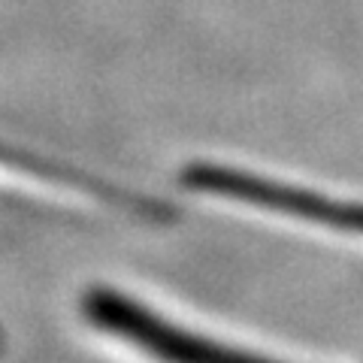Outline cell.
Instances as JSON below:
<instances>
[{
    "label": "cell",
    "instance_id": "obj_1",
    "mask_svg": "<svg viewBox=\"0 0 363 363\" xmlns=\"http://www.w3.org/2000/svg\"><path fill=\"white\" fill-rule=\"evenodd\" d=\"M85 315L97 327L124 336L128 342L145 348L149 354L167 363H269L179 330V327L161 321L155 312L143 309L140 303L121 297V294H112L106 288H94L85 297Z\"/></svg>",
    "mask_w": 363,
    "mask_h": 363
},
{
    "label": "cell",
    "instance_id": "obj_2",
    "mask_svg": "<svg viewBox=\"0 0 363 363\" xmlns=\"http://www.w3.org/2000/svg\"><path fill=\"white\" fill-rule=\"evenodd\" d=\"M185 185L209 191V194L230 197V200H242L248 206L288 212V215H297V218L324 224V227L363 233V206L360 203L330 200V197L312 194V191L279 185V182H272V179H257V176L236 173V169H224V167H191L185 173Z\"/></svg>",
    "mask_w": 363,
    "mask_h": 363
}]
</instances>
